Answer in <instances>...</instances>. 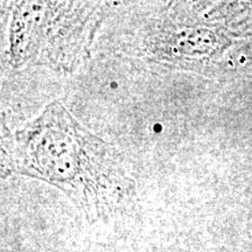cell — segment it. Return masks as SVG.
I'll return each instance as SVG.
<instances>
[{
  "instance_id": "7a4b0ae2",
  "label": "cell",
  "mask_w": 252,
  "mask_h": 252,
  "mask_svg": "<svg viewBox=\"0 0 252 252\" xmlns=\"http://www.w3.org/2000/svg\"><path fill=\"white\" fill-rule=\"evenodd\" d=\"M100 20L98 2H14L9 61L17 68L43 65L60 74H70L89 58Z\"/></svg>"
},
{
  "instance_id": "6da1fadb",
  "label": "cell",
  "mask_w": 252,
  "mask_h": 252,
  "mask_svg": "<svg viewBox=\"0 0 252 252\" xmlns=\"http://www.w3.org/2000/svg\"><path fill=\"white\" fill-rule=\"evenodd\" d=\"M1 173L55 186L90 220L125 209L135 195L116 150L78 124L60 102L20 130L2 126Z\"/></svg>"
},
{
  "instance_id": "3957f363",
  "label": "cell",
  "mask_w": 252,
  "mask_h": 252,
  "mask_svg": "<svg viewBox=\"0 0 252 252\" xmlns=\"http://www.w3.org/2000/svg\"><path fill=\"white\" fill-rule=\"evenodd\" d=\"M229 40L209 28L182 21L160 23L151 28L144 49L151 58L179 68H193L219 55Z\"/></svg>"
}]
</instances>
